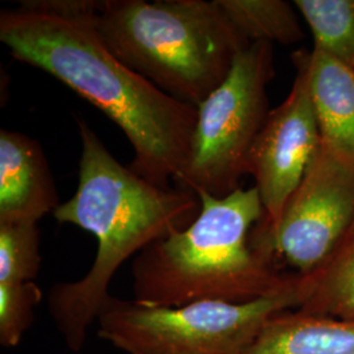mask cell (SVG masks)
<instances>
[{
	"label": "cell",
	"instance_id": "9c48e42d",
	"mask_svg": "<svg viewBox=\"0 0 354 354\" xmlns=\"http://www.w3.org/2000/svg\"><path fill=\"white\" fill-rule=\"evenodd\" d=\"M50 167L37 140L0 131V223L35 222L59 206Z\"/></svg>",
	"mask_w": 354,
	"mask_h": 354
},
{
	"label": "cell",
	"instance_id": "6da1fadb",
	"mask_svg": "<svg viewBox=\"0 0 354 354\" xmlns=\"http://www.w3.org/2000/svg\"><path fill=\"white\" fill-rule=\"evenodd\" d=\"M96 16L3 10L0 41L15 59L45 71L106 114L133 147L127 167L153 185L171 188L189 160L197 108L122 64L97 33Z\"/></svg>",
	"mask_w": 354,
	"mask_h": 354
},
{
	"label": "cell",
	"instance_id": "5b68a950",
	"mask_svg": "<svg viewBox=\"0 0 354 354\" xmlns=\"http://www.w3.org/2000/svg\"><path fill=\"white\" fill-rule=\"evenodd\" d=\"M301 276L289 288L245 304L201 301L149 306L111 297L97 336L127 354H241L281 311L298 308Z\"/></svg>",
	"mask_w": 354,
	"mask_h": 354
},
{
	"label": "cell",
	"instance_id": "7c38bea8",
	"mask_svg": "<svg viewBox=\"0 0 354 354\" xmlns=\"http://www.w3.org/2000/svg\"><path fill=\"white\" fill-rule=\"evenodd\" d=\"M298 310L342 320H354V222L328 259L301 276Z\"/></svg>",
	"mask_w": 354,
	"mask_h": 354
},
{
	"label": "cell",
	"instance_id": "52a82bcc",
	"mask_svg": "<svg viewBox=\"0 0 354 354\" xmlns=\"http://www.w3.org/2000/svg\"><path fill=\"white\" fill-rule=\"evenodd\" d=\"M353 222L354 168L320 142L277 223H259L252 244L279 268L307 276L328 259Z\"/></svg>",
	"mask_w": 354,
	"mask_h": 354
},
{
	"label": "cell",
	"instance_id": "3957f363",
	"mask_svg": "<svg viewBox=\"0 0 354 354\" xmlns=\"http://www.w3.org/2000/svg\"><path fill=\"white\" fill-rule=\"evenodd\" d=\"M198 197L201 212L190 226L134 257V301L163 307L201 301L245 304L297 281L299 274L282 270L253 247V230L266 215L254 187L222 198L207 193Z\"/></svg>",
	"mask_w": 354,
	"mask_h": 354
},
{
	"label": "cell",
	"instance_id": "4fadbf2b",
	"mask_svg": "<svg viewBox=\"0 0 354 354\" xmlns=\"http://www.w3.org/2000/svg\"><path fill=\"white\" fill-rule=\"evenodd\" d=\"M230 23L248 44L294 45L304 38L299 12L285 0H218Z\"/></svg>",
	"mask_w": 354,
	"mask_h": 354
},
{
	"label": "cell",
	"instance_id": "8fae6325",
	"mask_svg": "<svg viewBox=\"0 0 354 354\" xmlns=\"http://www.w3.org/2000/svg\"><path fill=\"white\" fill-rule=\"evenodd\" d=\"M241 354H354V320L281 311Z\"/></svg>",
	"mask_w": 354,
	"mask_h": 354
},
{
	"label": "cell",
	"instance_id": "8992f818",
	"mask_svg": "<svg viewBox=\"0 0 354 354\" xmlns=\"http://www.w3.org/2000/svg\"><path fill=\"white\" fill-rule=\"evenodd\" d=\"M273 44L253 42L236 55L225 82L197 106L189 160L174 183L216 198L241 189L253 143L269 115Z\"/></svg>",
	"mask_w": 354,
	"mask_h": 354
},
{
	"label": "cell",
	"instance_id": "30bf717a",
	"mask_svg": "<svg viewBox=\"0 0 354 354\" xmlns=\"http://www.w3.org/2000/svg\"><path fill=\"white\" fill-rule=\"evenodd\" d=\"M310 87L320 142L354 168V73L311 49Z\"/></svg>",
	"mask_w": 354,
	"mask_h": 354
},
{
	"label": "cell",
	"instance_id": "5bb4252c",
	"mask_svg": "<svg viewBox=\"0 0 354 354\" xmlns=\"http://www.w3.org/2000/svg\"><path fill=\"white\" fill-rule=\"evenodd\" d=\"M310 28L315 50L354 73V0H295Z\"/></svg>",
	"mask_w": 354,
	"mask_h": 354
},
{
	"label": "cell",
	"instance_id": "2e32d148",
	"mask_svg": "<svg viewBox=\"0 0 354 354\" xmlns=\"http://www.w3.org/2000/svg\"><path fill=\"white\" fill-rule=\"evenodd\" d=\"M42 291L35 281L0 283V344L17 346L35 320V307Z\"/></svg>",
	"mask_w": 354,
	"mask_h": 354
},
{
	"label": "cell",
	"instance_id": "ba28073f",
	"mask_svg": "<svg viewBox=\"0 0 354 354\" xmlns=\"http://www.w3.org/2000/svg\"><path fill=\"white\" fill-rule=\"evenodd\" d=\"M311 51L295 50V77L290 92L272 109L253 143L247 175L254 180L264 206V227L277 223L288 200L301 184L320 146V133L310 87Z\"/></svg>",
	"mask_w": 354,
	"mask_h": 354
},
{
	"label": "cell",
	"instance_id": "7a4b0ae2",
	"mask_svg": "<svg viewBox=\"0 0 354 354\" xmlns=\"http://www.w3.org/2000/svg\"><path fill=\"white\" fill-rule=\"evenodd\" d=\"M76 125L82 140L77 188L53 216L88 231L97 252L84 277L51 288L48 306L67 348L80 352L89 327L112 297L109 286L117 270L152 243L190 226L201 200L190 190L149 183L121 165L83 118Z\"/></svg>",
	"mask_w": 354,
	"mask_h": 354
},
{
	"label": "cell",
	"instance_id": "277c9868",
	"mask_svg": "<svg viewBox=\"0 0 354 354\" xmlns=\"http://www.w3.org/2000/svg\"><path fill=\"white\" fill-rule=\"evenodd\" d=\"M95 26L122 64L196 108L250 45L218 0H104Z\"/></svg>",
	"mask_w": 354,
	"mask_h": 354
},
{
	"label": "cell",
	"instance_id": "9a60e30c",
	"mask_svg": "<svg viewBox=\"0 0 354 354\" xmlns=\"http://www.w3.org/2000/svg\"><path fill=\"white\" fill-rule=\"evenodd\" d=\"M39 241L38 223H0V283L35 281L41 266Z\"/></svg>",
	"mask_w": 354,
	"mask_h": 354
}]
</instances>
